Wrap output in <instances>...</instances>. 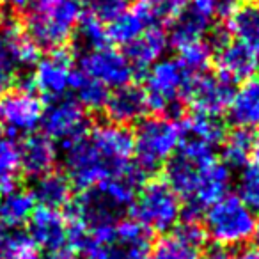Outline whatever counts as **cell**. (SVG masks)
Wrapping results in <instances>:
<instances>
[{"mask_svg": "<svg viewBox=\"0 0 259 259\" xmlns=\"http://www.w3.org/2000/svg\"><path fill=\"white\" fill-rule=\"evenodd\" d=\"M134 135L126 126L101 122L83 137L64 144L66 178L71 187L89 190L132 167Z\"/></svg>", "mask_w": 259, "mask_h": 259, "instance_id": "6da1fadb", "label": "cell"}, {"mask_svg": "<svg viewBox=\"0 0 259 259\" xmlns=\"http://www.w3.org/2000/svg\"><path fill=\"white\" fill-rule=\"evenodd\" d=\"M82 18L78 0H36L23 16V32L39 50H61L75 36Z\"/></svg>", "mask_w": 259, "mask_h": 259, "instance_id": "7a4b0ae2", "label": "cell"}, {"mask_svg": "<svg viewBox=\"0 0 259 259\" xmlns=\"http://www.w3.org/2000/svg\"><path fill=\"white\" fill-rule=\"evenodd\" d=\"M180 122L169 115H151L137 122L134 135V158L146 176L165 165L180 148Z\"/></svg>", "mask_w": 259, "mask_h": 259, "instance_id": "3957f363", "label": "cell"}, {"mask_svg": "<svg viewBox=\"0 0 259 259\" xmlns=\"http://www.w3.org/2000/svg\"><path fill=\"white\" fill-rule=\"evenodd\" d=\"M255 213L238 195L227 194L204 211V233L224 248L240 247L252 240Z\"/></svg>", "mask_w": 259, "mask_h": 259, "instance_id": "277c9868", "label": "cell"}, {"mask_svg": "<svg viewBox=\"0 0 259 259\" xmlns=\"http://www.w3.org/2000/svg\"><path fill=\"white\" fill-rule=\"evenodd\" d=\"M130 211L149 233H169L180 224L183 204L165 180H149L139 188Z\"/></svg>", "mask_w": 259, "mask_h": 259, "instance_id": "5b68a950", "label": "cell"}, {"mask_svg": "<svg viewBox=\"0 0 259 259\" xmlns=\"http://www.w3.org/2000/svg\"><path fill=\"white\" fill-rule=\"evenodd\" d=\"M190 76L178 59H160L155 62L151 68H148L144 78L148 107L167 115L180 110Z\"/></svg>", "mask_w": 259, "mask_h": 259, "instance_id": "8992f818", "label": "cell"}, {"mask_svg": "<svg viewBox=\"0 0 259 259\" xmlns=\"http://www.w3.org/2000/svg\"><path fill=\"white\" fill-rule=\"evenodd\" d=\"M45 105L29 78L0 93V130L9 137L30 135L41 124Z\"/></svg>", "mask_w": 259, "mask_h": 259, "instance_id": "52a82bcc", "label": "cell"}, {"mask_svg": "<svg viewBox=\"0 0 259 259\" xmlns=\"http://www.w3.org/2000/svg\"><path fill=\"white\" fill-rule=\"evenodd\" d=\"M78 71L112 91L132 83L135 75V69L130 64L128 57L112 47L83 52L80 57Z\"/></svg>", "mask_w": 259, "mask_h": 259, "instance_id": "ba28073f", "label": "cell"}, {"mask_svg": "<svg viewBox=\"0 0 259 259\" xmlns=\"http://www.w3.org/2000/svg\"><path fill=\"white\" fill-rule=\"evenodd\" d=\"M75 73L73 69V55L68 48L54 50L45 59H39L34 66L32 75L29 76V82L37 94L47 100H61L64 98L66 91L71 85V76Z\"/></svg>", "mask_w": 259, "mask_h": 259, "instance_id": "9c48e42d", "label": "cell"}, {"mask_svg": "<svg viewBox=\"0 0 259 259\" xmlns=\"http://www.w3.org/2000/svg\"><path fill=\"white\" fill-rule=\"evenodd\" d=\"M41 126L47 137L62 144L76 141L89 132V117L73 98H61L45 108Z\"/></svg>", "mask_w": 259, "mask_h": 259, "instance_id": "30bf717a", "label": "cell"}, {"mask_svg": "<svg viewBox=\"0 0 259 259\" xmlns=\"http://www.w3.org/2000/svg\"><path fill=\"white\" fill-rule=\"evenodd\" d=\"M233 93V83L226 78L219 75L199 73L190 76L183 100L190 105L194 114L219 117L227 112Z\"/></svg>", "mask_w": 259, "mask_h": 259, "instance_id": "8fae6325", "label": "cell"}, {"mask_svg": "<svg viewBox=\"0 0 259 259\" xmlns=\"http://www.w3.org/2000/svg\"><path fill=\"white\" fill-rule=\"evenodd\" d=\"M217 75L226 78L227 82H247L254 78L259 69V54L252 48L245 47L240 41H227L220 48H217L215 55Z\"/></svg>", "mask_w": 259, "mask_h": 259, "instance_id": "7c38bea8", "label": "cell"}, {"mask_svg": "<svg viewBox=\"0 0 259 259\" xmlns=\"http://www.w3.org/2000/svg\"><path fill=\"white\" fill-rule=\"evenodd\" d=\"M148 108L149 107L144 89L139 85H134V83H128V85L119 87V89H114L112 93H108L103 110L108 122L117 126H126L142 121Z\"/></svg>", "mask_w": 259, "mask_h": 259, "instance_id": "4fadbf2b", "label": "cell"}, {"mask_svg": "<svg viewBox=\"0 0 259 259\" xmlns=\"http://www.w3.org/2000/svg\"><path fill=\"white\" fill-rule=\"evenodd\" d=\"M27 224L29 236L39 248L48 250V254L68 247V220L59 209H34Z\"/></svg>", "mask_w": 259, "mask_h": 259, "instance_id": "5bb4252c", "label": "cell"}, {"mask_svg": "<svg viewBox=\"0 0 259 259\" xmlns=\"http://www.w3.org/2000/svg\"><path fill=\"white\" fill-rule=\"evenodd\" d=\"M22 172L30 178H39L54 170L57 162V146L45 134H30L18 146Z\"/></svg>", "mask_w": 259, "mask_h": 259, "instance_id": "9a60e30c", "label": "cell"}, {"mask_svg": "<svg viewBox=\"0 0 259 259\" xmlns=\"http://www.w3.org/2000/svg\"><path fill=\"white\" fill-rule=\"evenodd\" d=\"M227 115L238 130H259V78L254 76L234 91Z\"/></svg>", "mask_w": 259, "mask_h": 259, "instance_id": "2e32d148", "label": "cell"}, {"mask_svg": "<svg viewBox=\"0 0 259 259\" xmlns=\"http://www.w3.org/2000/svg\"><path fill=\"white\" fill-rule=\"evenodd\" d=\"M167 48H169L167 32H163V29L160 27H149L134 43L126 47L124 55L128 57L130 64L134 66V69H148L163 57Z\"/></svg>", "mask_w": 259, "mask_h": 259, "instance_id": "e0dca14e", "label": "cell"}, {"mask_svg": "<svg viewBox=\"0 0 259 259\" xmlns=\"http://www.w3.org/2000/svg\"><path fill=\"white\" fill-rule=\"evenodd\" d=\"M112 245L122 259H148L151 252V233L137 220L121 219L115 224Z\"/></svg>", "mask_w": 259, "mask_h": 259, "instance_id": "ac0fdd59", "label": "cell"}, {"mask_svg": "<svg viewBox=\"0 0 259 259\" xmlns=\"http://www.w3.org/2000/svg\"><path fill=\"white\" fill-rule=\"evenodd\" d=\"M71 188L73 187L66 174L50 170V172L36 178L29 194L34 199V202L39 204V208L61 209L71 201Z\"/></svg>", "mask_w": 259, "mask_h": 259, "instance_id": "d6986e66", "label": "cell"}, {"mask_svg": "<svg viewBox=\"0 0 259 259\" xmlns=\"http://www.w3.org/2000/svg\"><path fill=\"white\" fill-rule=\"evenodd\" d=\"M181 141L195 142L206 148H219L226 137V126L219 117H209L202 114H192L180 121Z\"/></svg>", "mask_w": 259, "mask_h": 259, "instance_id": "ffe728a7", "label": "cell"}, {"mask_svg": "<svg viewBox=\"0 0 259 259\" xmlns=\"http://www.w3.org/2000/svg\"><path fill=\"white\" fill-rule=\"evenodd\" d=\"M190 0H135L130 11L137 15L146 27H160L172 23L187 9Z\"/></svg>", "mask_w": 259, "mask_h": 259, "instance_id": "44dd1931", "label": "cell"}, {"mask_svg": "<svg viewBox=\"0 0 259 259\" xmlns=\"http://www.w3.org/2000/svg\"><path fill=\"white\" fill-rule=\"evenodd\" d=\"M227 30L236 41L259 54V2L241 4L229 18Z\"/></svg>", "mask_w": 259, "mask_h": 259, "instance_id": "7402d4cb", "label": "cell"}, {"mask_svg": "<svg viewBox=\"0 0 259 259\" xmlns=\"http://www.w3.org/2000/svg\"><path fill=\"white\" fill-rule=\"evenodd\" d=\"M34 199L27 190H15L0 195V222H4L11 229H18L29 222L34 211Z\"/></svg>", "mask_w": 259, "mask_h": 259, "instance_id": "603a6c76", "label": "cell"}, {"mask_svg": "<svg viewBox=\"0 0 259 259\" xmlns=\"http://www.w3.org/2000/svg\"><path fill=\"white\" fill-rule=\"evenodd\" d=\"M252 141L254 135L247 130H233L226 134L220 144L222 163L229 169H245L252 158Z\"/></svg>", "mask_w": 259, "mask_h": 259, "instance_id": "cb8c5ba5", "label": "cell"}, {"mask_svg": "<svg viewBox=\"0 0 259 259\" xmlns=\"http://www.w3.org/2000/svg\"><path fill=\"white\" fill-rule=\"evenodd\" d=\"M20 149L15 137L0 134V195L15 190L20 180Z\"/></svg>", "mask_w": 259, "mask_h": 259, "instance_id": "d4e9b609", "label": "cell"}, {"mask_svg": "<svg viewBox=\"0 0 259 259\" xmlns=\"http://www.w3.org/2000/svg\"><path fill=\"white\" fill-rule=\"evenodd\" d=\"M69 89L73 91V100L85 110H101L105 107V103H107V87L101 85L96 80L89 78L82 71L73 73Z\"/></svg>", "mask_w": 259, "mask_h": 259, "instance_id": "484cf974", "label": "cell"}, {"mask_svg": "<svg viewBox=\"0 0 259 259\" xmlns=\"http://www.w3.org/2000/svg\"><path fill=\"white\" fill-rule=\"evenodd\" d=\"M146 29L148 27L142 23V20L137 15H134L130 9H126L124 13H121V15H117L108 22L107 36L110 43L126 48L130 43H134Z\"/></svg>", "mask_w": 259, "mask_h": 259, "instance_id": "4316f807", "label": "cell"}, {"mask_svg": "<svg viewBox=\"0 0 259 259\" xmlns=\"http://www.w3.org/2000/svg\"><path fill=\"white\" fill-rule=\"evenodd\" d=\"M0 259H41V248L29 233L11 229L0 243Z\"/></svg>", "mask_w": 259, "mask_h": 259, "instance_id": "83f0119b", "label": "cell"}, {"mask_svg": "<svg viewBox=\"0 0 259 259\" xmlns=\"http://www.w3.org/2000/svg\"><path fill=\"white\" fill-rule=\"evenodd\" d=\"M73 37H76L78 45H82V47L85 48V52L103 48V47H107V43H108L107 25H105V22H101L100 18H96V16L87 13V15H82Z\"/></svg>", "mask_w": 259, "mask_h": 259, "instance_id": "f1b7e54d", "label": "cell"}, {"mask_svg": "<svg viewBox=\"0 0 259 259\" xmlns=\"http://www.w3.org/2000/svg\"><path fill=\"white\" fill-rule=\"evenodd\" d=\"M178 61L183 64L190 75H199L209 66L213 57V48L208 43V39L194 41L190 45L178 48Z\"/></svg>", "mask_w": 259, "mask_h": 259, "instance_id": "f546056e", "label": "cell"}, {"mask_svg": "<svg viewBox=\"0 0 259 259\" xmlns=\"http://www.w3.org/2000/svg\"><path fill=\"white\" fill-rule=\"evenodd\" d=\"M149 259H201L199 248L188 245L176 234L165 236L151 248Z\"/></svg>", "mask_w": 259, "mask_h": 259, "instance_id": "4dcf8cb0", "label": "cell"}, {"mask_svg": "<svg viewBox=\"0 0 259 259\" xmlns=\"http://www.w3.org/2000/svg\"><path fill=\"white\" fill-rule=\"evenodd\" d=\"M238 197L250 209L259 211V167L247 165L238 180Z\"/></svg>", "mask_w": 259, "mask_h": 259, "instance_id": "1f68e13d", "label": "cell"}, {"mask_svg": "<svg viewBox=\"0 0 259 259\" xmlns=\"http://www.w3.org/2000/svg\"><path fill=\"white\" fill-rule=\"evenodd\" d=\"M80 4L85 6L87 13L101 22H110L117 15L128 9V0H78Z\"/></svg>", "mask_w": 259, "mask_h": 259, "instance_id": "d6a6232c", "label": "cell"}, {"mask_svg": "<svg viewBox=\"0 0 259 259\" xmlns=\"http://www.w3.org/2000/svg\"><path fill=\"white\" fill-rule=\"evenodd\" d=\"M174 234L187 241L192 247L201 248L206 240L204 227L201 226V220H180L176 227H174Z\"/></svg>", "mask_w": 259, "mask_h": 259, "instance_id": "836d02e7", "label": "cell"}, {"mask_svg": "<svg viewBox=\"0 0 259 259\" xmlns=\"http://www.w3.org/2000/svg\"><path fill=\"white\" fill-rule=\"evenodd\" d=\"M83 259H122L117 248L112 243L108 245H87L82 250Z\"/></svg>", "mask_w": 259, "mask_h": 259, "instance_id": "e575fe53", "label": "cell"}, {"mask_svg": "<svg viewBox=\"0 0 259 259\" xmlns=\"http://www.w3.org/2000/svg\"><path fill=\"white\" fill-rule=\"evenodd\" d=\"M213 4H215L217 18L224 20L233 16V13L241 6V0H213Z\"/></svg>", "mask_w": 259, "mask_h": 259, "instance_id": "d590c367", "label": "cell"}, {"mask_svg": "<svg viewBox=\"0 0 259 259\" xmlns=\"http://www.w3.org/2000/svg\"><path fill=\"white\" fill-rule=\"evenodd\" d=\"M201 259H234V254L229 250V248L219 247V245H213L208 250L204 252Z\"/></svg>", "mask_w": 259, "mask_h": 259, "instance_id": "8d00e7d4", "label": "cell"}, {"mask_svg": "<svg viewBox=\"0 0 259 259\" xmlns=\"http://www.w3.org/2000/svg\"><path fill=\"white\" fill-rule=\"evenodd\" d=\"M13 13H25L36 0H4Z\"/></svg>", "mask_w": 259, "mask_h": 259, "instance_id": "74e56055", "label": "cell"}, {"mask_svg": "<svg viewBox=\"0 0 259 259\" xmlns=\"http://www.w3.org/2000/svg\"><path fill=\"white\" fill-rule=\"evenodd\" d=\"M48 259H78L76 257V252L69 247H64V248H59L55 252H50L48 254Z\"/></svg>", "mask_w": 259, "mask_h": 259, "instance_id": "f35d334b", "label": "cell"}, {"mask_svg": "<svg viewBox=\"0 0 259 259\" xmlns=\"http://www.w3.org/2000/svg\"><path fill=\"white\" fill-rule=\"evenodd\" d=\"M252 162L255 167H259V132L254 135V141H252Z\"/></svg>", "mask_w": 259, "mask_h": 259, "instance_id": "ab89813d", "label": "cell"}, {"mask_svg": "<svg viewBox=\"0 0 259 259\" xmlns=\"http://www.w3.org/2000/svg\"><path fill=\"white\" fill-rule=\"evenodd\" d=\"M234 259H259V252L255 248H243L240 254L234 255Z\"/></svg>", "mask_w": 259, "mask_h": 259, "instance_id": "60d3db41", "label": "cell"}, {"mask_svg": "<svg viewBox=\"0 0 259 259\" xmlns=\"http://www.w3.org/2000/svg\"><path fill=\"white\" fill-rule=\"evenodd\" d=\"M252 241H254V248L259 252V220L255 222V229H254V234H252Z\"/></svg>", "mask_w": 259, "mask_h": 259, "instance_id": "b9f144b4", "label": "cell"}, {"mask_svg": "<svg viewBox=\"0 0 259 259\" xmlns=\"http://www.w3.org/2000/svg\"><path fill=\"white\" fill-rule=\"evenodd\" d=\"M4 23V16H2V13H0V25Z\"/></svg>", "mask_w": 259, "mask_h": 259, "instance_id": "7bdbcfd3", "label": "cell"}]
</instances>
